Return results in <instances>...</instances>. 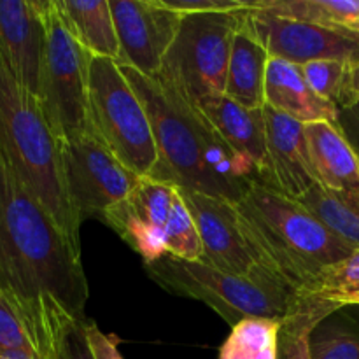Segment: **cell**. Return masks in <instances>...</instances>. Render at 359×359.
<instances>
[{"instance_id": "6da1fadb", "label": "cell", "mask_w": 359, "mask_h": 359, "mask_svg": "<svg viewBox=\"0 0 359 359\" xmlns=\"http://www.w3.org/2000/svg\"><path fill=\"white\" fill-rule=\"evenodd\" d=\"M0 290L30 332L46 302L84 321L88 280L77 248L0 154Z\"/></svg>"}, {"instance_id": "7a4b0ae2", "label": "cell", "mask_w": 359, "mask_h": 359, "mask_svg": "<svg viewBox=\"0 0 359 359\" xmlns=\"http://www.w3.org/2000/svg\"><path fill=\"white\" fill-rule=\"evenodd\" d=\"M119 67L149 116L158 151L151 179L228 202L263 182L258 168L224 142L198 105L158 77Z\"/></svg>"}, {"instance_id": "3957f363", "label": "cell", "mask_w": 359, "mask_h": 359, "mask_svg": "<svg viewBox=\"0 0 359 359\" xmlns=\"http://www.w3.org/2000/svg\"><path fill=\"white\" fill-rule=\"evenodd\" d=\"M235 209L256 263L300 294L326 269L356 251L304 203L263 182H255Z\"/></svg>"}, {"instance_id": "277c9868", "label": "cell", "mask_w": 359, "mask_h": 359, "mask_svg": "<svg viewBox=\"0 0 359 359\" xmlns=\"http://www.w3.org/2000/svg\"><path fill=\"white\" fill-rule=\"evenodd\" d=\"M0 154L21 184L41 202L63 233L81 248V221L63 175L62 142L37 97L25 90L0 56Z\"/></svg>"}, {"instance_id": "5b68a950", "label": "cell", "mask_w": 359, "mask_h": 359, "mask_svg": "<svg viewBox=\"0 0 359 359\" xmlns=\"http://www.w3.org/2000/svg\"><path fill=\"white\" fill-rule=\"evenodd\" d=\"M144 266L158 286L177 297L203 302L231 328L249 318L284 319L300 297L259 265L248 276H237L202 262L165 255Z\"/></svg>"}, {"instance_id": "8992f818", "label": "cell", "mask_w": 359, "mask_h": 359, "mask_svg": "<svg viewBox=\"0 0 359 359\" xmlns=\"http://www.w3.org/2000/svg\"><path fill=\"white\" fill-rule=\"evenodd\" d=\"M242 18L244 9L182 16L177 35L154 77L198 107L223 97L231 46Z\"/></svg>"}, {"instance_id": "52a82bcc", "label": "cell", "mask_w": 359, "mask_h": 359, "mask_svg": "<svg viewBox=\"0 0 359 359\" xmlns=\"http://www.w3.org/2000/svg\"><path fill=\"white\" fill-rule=\"evenodd\" d=\"M48 41L37 100L49 128L60 142L79 139L93 132L90 119V65L93 56L77 42L49 0Z\"/></svg>"}, {"instance_id": "ba28073f", "label": "cell", "mask_w": 359, "mask_h": 359, "mask_svg": "<svg viewBox=\"0 0 359 359\" xmlns=\"http://www.w3.org/2000/svg\"><path fill=\"white\" fill-rule=\"evenodd\" d=\"M90 119L95 135L119 161L140 177L153 174L158 151L149 116L121 67L112 60H91Z\"/></svg>"}, {"instance_id": "9c48e42d", "label": "cell", "mask_w": 359, "mask_h": 359, "mask_svg": "<svg viewBox=\"0 0 359 359\" xmlns=\"http://www.w3.org/2000/svg\"><path fill=\"white\" fill-rule=\"evenodd\" d=\"M67 193L83 223L104 214L130 195L140 175L130 170L93 132L62 142Z\"/></svg>"}, {"instance_id": "30bf717a", "label": "cell", "mask_w": 359, "mask_h": 359, "mask_svg": "<svg viewBox=\"0 0 359 359\" xmlns=\"http://www.w3.org/2000/svg\"><path fill=\"white\" fill-rule=\"evenodd\" d=\"M244 25L272 58L286 60L298 67L319 60H337L351 65L359 63L358 34L273 16L251 9L248 2Z\"/></svg>"}, {"instance_id": "8fae6325", "label": "cell", "mask_w": 359, "mask_h": 359, "mask_svg": "<svg viewBox=\"0 0 359 359\" xmlns=\"http://www.w3.org/2000/svg\"><path fill=\"white\" fill-rule=\"evenodd\" d=\"M119 41L118 65L154 77L170 49L182 14L158 0H109Z\"/></svg>"}, {"instance_id": "7c38bea8", "label": "cell", "mask_w": 359, "mask_h": 359, "mask_svg": "<svg viewBox=\"0 0 359 359\" xmlns=\"http://www.w3.org/2000/svg\"><path fill=\"white\" fill-rule=\"evenodd\" d=\"M177 186L142 177L126 198L112 205L102 221L121 237L144 263L167 255L165 235Z\"/></svg>"}, {"instance_id": "4fadbf2b", "label": "cell", "mask_w": 359, "mask_h": 359, "mask_svg": "<svg viewBox=\"0 0 359 359\" xmlns=\"http://www.w3.org/2000/svg\"><path fill=\"white\" fill-rule=\"evenodd\" d=\"M49 0H0V56L14 79L37 97L48 41Z\"/></svg>"}, {"instance_id": "5bb4252c", "label": "cell", "mask_w": 359, "mask_h": 359, "mask_svg": "<svg viewBox=\"0 0 359 359\" xmlns=\"http://www.w3.org/2000/svg\"><path fill=\"white\" fill-rule=\"evenodd\" d=\"M202 241V263L237 276H248L258 266L248 248L237 219L235 202L181 189Z\"/></svg>"}, {"instance_id": "9a60e30c", "label": "cell", "mask_w": 359, "mask_h": 359, "mask_svg": "<svg viewBox=\"0 0 359 359\" xmlns=\"http://www.w3.org/2000/svg\"><path fill=\"white\" fill-rule=\"evenodd\" d=\"M266 125V170L263 184L284 193L294 200L307 195L318 186L311 160H309L307 142H305V125L293 118L263 107Z\"/></svg>"}, {"instance_id": "2e32d148", "label": "cell", "mask_w": 359, "mask_h": 359, "mask_svg": "<svg viewBox=\"0 0 359 359\" xmlns=\"http://www.w3.org/2000/svg\"><path fill=\"white\" fill-rule=\"evenodd\" d=\"M265 105L302 125L337 123L339 109L314 93L294 63L270 56L265 81Z\"/></svg>"}, {"instance_id": "e0dca14e", "label": "cell", "mask_w": 359, "mask_h": 359, "mask_svg": "<svg viewBox=\"0 0 359 359\" xmlns=\"http://www.w3.org/2000/svg\"><path fill=\"white\" fill-rule=\"evenodd\" d=\"M304 133L318 184L333 191L359 193V160L337 123H311Z\"/></svg>"}, {"instance_id": "ac0fdd59", "label": "cell", "mask_w": 359, "mask_h": 359, "mask_svg": "<svg viewBox=\"0 0 359 359\" xmlns=\"http://www.w3.org/2000/svg\"><path fill=\"white\" fill-rule=\"evenodd\" d=\"M224 142L238 154L251 161L259 174L266 170V125L263 109H245L228 97H217L200 105Z\"/></svg>"}, {"instance_id": "d6986e66", "label": "cell", "mask_w": 359, "mask_h": 359, "mask_svg": "<svg viewBox=\"0 0 359 359\" xmlns=\"http://www.w3.org/2000/svg\"><path fill=\"white\" fill-rule=\"evenodd\" d=\"M245 11V9H244ZM270 55L245 28L244 18L231 46L224 97L245 109L265 107V81Z\"/></svg>"}, {"instance_id": "ffe728a7", "label": "cell", "mask_w": 359, "mask_h": 359, "mask_svg": "<svg viewBox=\"0 0 359 359\" xmlns=\"http://www.w3.org/2000/svg\"><path fill=\"white\" fill-rule=\"evenodd\" d=\"M67 27L93 58L119 60V41L109 0H55Z\"/></svg>"}, {"instance_id": "44dd1931", "label": "cell", "mask_w": 359, "mask_h": 359, "mask_svg": "<svg viewBox=\"0 0 359 359\" xmlns=\"http://www.w3.org/2000/svg\"><path fill=\"white\" fill-rule=\"evenodd\" d=\"M84 321L70 316L55 300H49L28 332L39 359H95L84 332Z\"/></svg>"}, {"instance_id": "7402d4cb", "label": "cell", "mask_w": 359, "mask_h": 359, "mask_svg": "<svg viewBox=\"0 0 359 359\" xmlns=\"http://www.w3.org/2000/svg\"><path fill=\"white\" fill-rule=\"evenodd\" d=\"M248 7L287 20L359 35V0H245Z\"/></svg>"}, {"instance_id": "603a6c76", "label": "cell", "mask_w": 359, "mask_h": 359, "mask_svg": "<svg viewBox=\"0 0 359 359\" xmlns=\"http://www.w3.org/2000/svg\"><path fill=\"white\" fill-rule=\"evenodd\" d=\"M340 305L318 294H300L283 319L277 359H312L311 337L319 323L340 311Z\"/></svg>"}, {"instance_id": "cb8c5ba5", "label": "cell", "mask_w": 359, "mask_h": 359, "mask_svg": "<svg viewBox=\"0 0 359 359\" xmlns=\"http://www.w3.org/2000/svg\"><path fill=\"white\" fill-rule=\"evenodd\" d=\"M342 241L359 249V193L333 191L314 186L298 200Z\"/></svg>"}, {"instance_id": "d4e9b609", "label": "cell", "mask_w": 359, "mask_h": 359, "mask_svg": "<svg viewBox=\"0 0 359 359\" xmlns=\"http://www.w3.org/2000/svg\"><path fill=\"white\" fill-rule=\"evenodd\" d=\"M283 319L249 318L237 323L219 349V359H277Z\"/></svg>"}, {"instance_id": "484cf974", "label": "cell", "mask_w": 359, "mask_h": 359, "mask_svg": "<svg viewBox=\"0 0 359 359\" xmlns=\"http://www.w3.org/2000/svg\"><path fill=\"white\" fill-rule=\"evenodd\" d=\"M300 69L314 93L335 105L339 111L356 104L353 84H351V70H353L351 63L319 60V62L305 63Z\"/></svg>"}, {"instance_id": "4316f807", "label": "cell", "mask_w": 359, "mask_h": 359, "mask_svg": "<svg viewBox=\"0 0 359 359\" xmlns=\"http://www.w3.org/2000/svg\"><path fill=\"white\" fill-rule=\"evenodd\" d=\"M330 316L311 337L312 359H359V332Z\"/></svg>"}, {"instance_id": "83f0119b", "label": "cell", "mask_w": 359, "mask_h": 359, "mask_svg": "<svg viewBox=\"0 0 359 359\" xmlns=\"http://www.w3.org/2000/svg\"><path fill=\"white\" fill-rule=\"evenodd\" d=\"M165 249H167V255L175 256V258L188 259V262H202V241H200L196 224L179 188L174 205H172L170 219H168Z\"/></svg>"}, {"instance_id": "f1b7e54d", "label": "cell", "mask_w": 359, "mask_h": 359, "mask_svg": "<svg viewBox=\"0 0 359 359\" xmlns=\"http://www.w3.org/2000/svg\"><path fill=\"white\" fill-rule=\"evenodd\" d=\"M302 294H318L346 307L359 297V249L337 265L326 269L311 290Z\"/></svg>"}, {"instance_id": "f546056e", "label": "cell", "mask_w": 359, "mask_h": 359, "mask_svg": "<svg viewBox=\"0 0 359 359\" xmlns=\"http://www.w3.org/2000/svg\"><path fill=\"white\" fill-rule=\"evenodd\" d=\"M7 354H23L32 359H39L37 349L32 342L23 319L0 290V356Z\"/></svg>"}, {"instance_id": "4dcf8cb0", "label": "cell", "mask_w": 359, "mask_h": 359, "mask_svg": "<svg viewBox=\"0 0 359 359\" xmlns=\"http://www.w3.org/2000/svg\"><path fill=\"white\" fill-rule=\"evenodd\" d=\"M163 7L174 13L188 14H214L235 13L245 9V0H158Z\"/></svg>"}, {"instance_id": "1f68e13d", "label": "cell", "mask_w": 359, "mask_h": 359, "mask_svg": "<svg viewBox=\"0 0 359 359\" xmlns=\"http://www.w3.org/2000/svg\"><path fill=\"white\" fill-rule=\"evenodd\" d=\"M88 344L95 359H125L119 353V339L112 333H104L93 321H84Z\"/></svg>"}, {"instance_id": "d6a6232c", "label": "cell", "mask_w": 359, "mask_h": 359, "mask_svg": "<svg viewBox=\"0 0 359 359\" xmlns=\"http://www.w3.org/2000/svg\"><path fill=\"white\" fill-rule=\"evenodd\" d=\"M337 126L344 133V137L351 144V147H353L359 160V104H353L346 109H340L339 118H337Z\"/></svg>"}, {"instance_id": "836d02e7", "label": "cell", "mask_w": 359, "mask_h": 359, "mask_svg": "<svg viewBox=\"0 0 359 359\" xmlns=\"http://www.w3.org/2000/svg\"><path fill=\"white\" fill-rule=\"evenodd\" d=\"M351 84H353L354 100L359 104V63L353 65V70H351Z\"/></svg>"}, {"instance_id": "e575fe53", "label": "cell", "mask_w": 359, "mask_h": 359, "mask_svg": "<svg viewBox=\"0 0 359 359\" xmlns=\"http://www.w3.org/2000/svg\"><path fill=\"white\" fill-rule=\"evenodd\" d=\"M340 314L346 316L347 319H353L359 325V305H346V307L340 309Z\"/></svg>"}, {"instance_id": "d590c367", "label": "cell", "mask_w": 359, "mask_h": 359, "mask_svg": "<svg viewBox=\"0 0 359 359\" xmlns=\"http://www.w3.org/2000/svg\"><path fill=\"white\" fill-rule=\"evenodd\" d=\"M0 359H32V358L23 356V354H7V356H0Z\"/></svg>"}, {"instance_id": "8d00e7d4", "label": "cell", "mask_w": 359, "mask_h": 359, "mask_svg": "<svg viewBox=\"0 0 359 359\" xmlns=\"http://www.w3.org/2000/svg\"><path fill=\"white\" fill-rule=\"evenodd\" d=\"M347 305H359V297L354 298V300H351L349 304H347Z\"/></svg>"}]
</instances>
